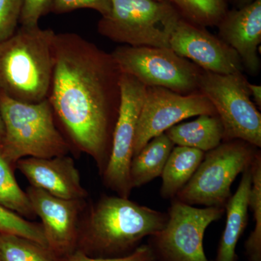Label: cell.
<instances>
[{"label":"cell","mask_w":261,"mask_h":261,"mask_svg":"<svg viewBox=\"0 0 261 261\" xmlns=\"http://www.w3.org/2000/svg\"><path fill=\"white\" fill-rule=\"evenodd\" d=\"M49 98L73 143L104 172L121 104L122 72L111 53L73 33L56 34Z\"/></svg>","instance_id":"obj_1"},{"label":"cell","mask_w":261,"mask_h":261,"mask_svg":"<svg viewBox=\"0 0 261 261\" xmlns=\"http://www.w3.org/2000/svg\"><path fill=\"white\" fill-rule=\"evenodd\" d=\"M56 32L21 25L0 44V92L25 103L47 99L55 65Z\"/></svg>","instance_id":"obj_2"},{"label":"cell","mask_w":261,"mask_h":261,"mask_svg":"<svg viewBox=\"0 0 261 261\" xmlns=\"http://www.w3.org/2000/svg\"><path fill=\"white\" fill-rule=\"evenodd\" d=\"M168 214L126 197L106 196L92 207L82 232L81 250L100 257H121L146 237L163 229Z\"/></svg>","instance_id":"obj_3"},{"label":"cell","mask_w":261,"mask_h":261,"mask_svg":"<svg viewBox=\"0 0 261 261\" xmlns=\"http://www.w3.org/2000/svg\"><path fill=\"white\" fill-rule=\"evenodd\" d=\"M0 111L5 130L0 152L10 166L24 158L51 159L68 153L69 145L55 125L49 99L31 104L0 92Z\"/></svg>","instance_id":"obj_4"},{"label":"cell","mask_w":261,"mask_h":261,"mask_svg":"<svg viewBox=\"0 0 261 261\" xmlns=\"http://www.w3.org/2000/svg\"><path fill=\"white\" fill-rule=\"evenodd\" d=\"M176 10L156 0H111L109 14L97 25L98 32L113 42L130 47L170 48L178 20Z\"/></svg>","instance_id":"obj_5"},{"label":"cell","mask_w":261,"mask_h":261,"mask_svg":"<svg viewBox=\"0 0 261 261\" xmlns=\"http://www.w3.org/2000/svg\"><path fill=\"white\" fill-rule=\"evenodd\" d=\"M259 152L245 141H224L205 153L191 179L175 197L190 205L225 208L233 181L251 166Z\"/></svg>","instance_id":"obj_6"},{"label":"cell","mask_w":261,"mask_h":261,"mask_svg":"<svg viewBox=\"0 0 261 261\" xmlns=\"http://www.w3.org/2000/svg\"><path fill=\"white\" fill-rule=\"evenodd\" d=\"M243 73L202 70L199 91L212 103L224 128L223 141L240 140L261 147V115L250 98Z\"/></svg>","instance_id":"obj_7"},{"label":"cell","mask_w":261,"mask_h":261,"mask_svg":"<svg viewBox=\"0 0 261 261\" xmlns=\"http://www.w3.org/2000/svg\"><path fill=\"white\" fill-rule=\"evenodd\" d=\"M122 73L133 75L146 87H159L178 94L199 92L202 69L171 48L117 47L111 53Z\"/></svg>","instance_id":"obj_8"},{"label":"cell","mask_w":261,"mask_h":261,"mask_svg":"<svg viewBox=\"0 0 261 261\" xmlns=\"http://www.w3.org/2000/svg\"><path fill=\"white\" fill-rule=\"evenodd\" d=\"M225 208H199L175 199L162 230L151 236L154 255L161 261H210L203 248L209 225L222 217Z\"/></svg>","instance_id":"obj_9"},{"label":"cell","mask_w":261,"mask_h":261,"mask_svg":"<svg viewBox=\"0 0 261 261\" xmlns=\"http://www.w3.org/2000/svg\"><path fill=\"white\" fill-rule=\"evenodd\" d=\"M146 91L147 87L133 75L122 73L119 112L113 132L111 154L102 176L108 188L126 198H128L132 190L130 165L136 128Z\"/></svg>","instance_id":"obj_10"},{"label":"cell","mask_w":261,"mask_h":261,"mask_svg":"<svg viewBox=\"0 0 261 261\" xmlns=\"http://www.w3.org/2000/svg\"><path fill=\"white\" fill-rule=\"evenodd\" d=\"M217 116L205 94L193 92L178 94L159 87H147L143 106L137 122L133 156L152 140L178 123L200 115Z\"/></svg>","instance_id":"obj_11"},{"label":"cell","mask_w":261,"mask_h":261,"mask_svg":"<svg viewBox=\"0 0 261 261\" xmlns=\"http://www.w3.org/2000/svg\"><path fill=\"white\" fill-rule=\"evenodd\" d=\"M170 48L201 69L219 74L243 73L237 51L204 27L178 20L170 39Z\"/></svg>","instance_id":"obj_12"},{"label":"cell","mask_w":261,"mask_h":261,"mask_svg":"<svg viewBox=\"0 0 261 261\" xmlns=\"http://www.w3.org/2000/svg\"><path fill=\"white\" fill-rule=\"evenodd\" d=\"M27 194L35 215L42 220L48 248L58 257H66L77 244L83 200H64L32 186Z\"/></svg>","instance_id":"obj_13"},{"label":"cell","mask_w":261,"mask_h":261,"mask_svg":"<svg viewBox=\"0 0 261 261\" xmlns=\"http://www.w3.org/2000/svg\"><path fill=\"white\" fill-rule=\"evenodd\" d=\"M216 27L218 37L237 51L244 70L253 76L258 75L261 68V0L238 9H228Z\"/></svg>","instance_id":"obj_14"},{"label":"cell","mask_w":261,"mask_h":261,"mask_svg":"<svg viewBox=\"0 0 261 261\" xmlns=\"http://www.w3.org/2000/svg\"><path fill=\"white\" fill-rule=\"evenodd\" d=\"M15 165L32 187L55 197L83 200L88 195L81 183L80 172L74 161L67 154L51 159L24 158Z\"/></svg>","instance_id":"obj_15"},{"label":"cell","mask_w":261,"mask_h":261,"mask_svg":"<svg viewBox=\"0 0 261 261\" xmlns=\"http://www.w3.org/2000/svg\"><path fill=\"white\" fill-rule=\"evenodd\" d=\"M251 185L250 167L244 171L238 190L234 195L231 196L225 206L226 226L220 242L216 261H236L237 245L248 221L249 197Z\"/></svg>","instance_id":"obj_16"},{"label":"cell","mask_w":261,"mask_h":261,"mask_svg":"<svg viewBox=\"0 0 261 261\" xmlns=\"http://www.w3.org/2000/svg\"><path fill=\"white\" fill-rule=\"evenodd\" d=\"M165 133L174 145L204 152L217 147L224 138V128L219 116L206 114L198 116L194 121L175 125Z\"/></svg>","instance_id":"obj_17"},{"label":"cell","mask_w":261,"mask_h":261,"mask_svg":"<svg viewBox=\"0 0 261 261\" xmlns=\"http://www.w3.org/2000/svg\"><path fill=\"white\" fill-rule=\"evenodd\" d=\"M173 147L174 144L163 133L152 138L133 156L129 170L132 188L143 186L161 176Z\"/></svg>","instance_id":"obj_18"},{"label":"cell","mask_w":261,"mask_h":261,"mask_svg":"<svg viewBox=\"0 0 261 261\" xmlns=\"http://www.w3.org/2000/svg\"><path fill=\"white\" fill-rule=\"evenodd\" d=\"M205 152L192 147H173L162 173L161 194L163 198H173L191 179L204 159Z\"/></svg>","instance_id":"obj_19"},{"label":"cell","mask_w":261,"mask_h":261,"mask_svg":"<svg viewBox=\"0 0 261 261\" xmlns=\"http://www.w3.org/2000/svg\"><path fill=\"white\" fill-rule=\"evenodd\" d=\"M184 20L199 27H216L228 10L226 0H168Z\"/></svg>","instance_id":"obj_20"},{"label":"cell","mask_w":261,"mask_h":261,"mask_svg":"<svg viewBox=\"0 0 261 261\" xmlns=\"http://www.w3.org/2000/svg\"><path fill=\"white\" fill-rule=\"evenodd\" d=\"M2 261H59L47 247L16 235L0 233Z\"/></svg>","instance_id":"obj_21"},{"label":"cell","mask_w":261,"mask_h":261,"mask_svg":"<svg viewBox=\"0 0 261 261\" xmlns=\"http://www.w3.org/2000/svg\"><path fill=\"white\" fill-rule=\"evenodd\" d=\"M0 205L21 216H35L27 192L17 183L10 163L0 152Z\"/></svg>","instance_id":"obj_22"},{"label":"cell","mask_w":261,"mask_h":261,"mask_svg":"<svg viewBox=\"0 0 261 261\" xmlns=\"http://www.w3.org/2000/svg\"><path fill=\"white\" fill-rule=\"evenodd\" d=\"M252 185L249 197V207L251 209L255 228L246 242V250L252 261L261 260V155L257 154L250 166Z\"/></svg>","instance_id":"obj_23"},{"label":"cell","mask_w":261,"mask_h":261,"mask_svg":"<svg viewBox=\"0 0 261 261\" xmlns=\"http://www.w3.org/2000/svg\"><path fill=\"white\" fill-rule=\"evenodd\" d=\"M0 233L16 235L47 247L42 226L0 205Z\"/></svg>","instance_id":"obj_24"},{"label":"cell","mask_w":261,"mask_h":261,"mask_svg":"<svg viewBox=\"0 0 261 261\" xmlns=\"http://www.w3.org/2000/svg\"><path fill=\"white\" fill-rule=\"evenodd\" d=\"M23 0H0V44L16 32Z\"/></svg>","instance_id":"obj_25"},{"label":"cell","mask_w":261,"mask_h":261,"mask_svg":"<svg viewBox=\"0 0 261 261\" xmlns=\"http://www.w3.org/2000/svg\"><path fill=\"white\" fill-rule=\"evenodd\" d=\"M80 9L94 10L106 16L111 10V0H53L51 12L63 14Z\"/></svg>","instance_id":"obj_26"},{"label":"cell","mask_w":261,"mask_h":261,"mask_svg":"<svg viewBox=\"0 0 261 261\" xmlns=\"http://www.w3.org/2000/svg\"><path fill=\"white\" fill-rule=\"evenodd\" d=\"M65 261H154L155 256L152 249L148 245H142L128 255L121 257H100L87 255L81 250H74L65 257Z\"/></svg>","instance_id":"obj_27"},{"label":"cell","mask_w":261,"mask_h":261,"mask_svg":"<svg viewBox=\"0 0 261 261\" xmlns=\"http://www.w3.org/2000/svg\"><path fill=\"white\" fill-rule=\"evenodd\" d=\"M53 0H23L21 25H38L39 19L51 12Z\"/></svg>","instance_id":"obj_28"},{"label":"cell","mask_w":261,"mask_h":261,"mask_svg":"<svg viewBox=\"0 0 261 261\" xmlns=\"http://www.w3.org/2000/svg\"><path fill=\"white\" fill-rule=\"evenodd\" d=\"M249 91H250V97H252L253 100L256 103L257 106L260 108L261 106V87L257 84H252L249 83Z\"/></svg>","instance_id":"obj_29"},{"label":"cell","mask_w":261,"mask_h":261,"mask_svg":"<svg viewBox=\"0 0 261 261\" xmlns=\"http://www.w3.org/2000/svg\"><path fill=\"white\" fill-rule=\"evenodd\" d=\"M254 1L255 0H226V3H227L228 5H231L232 8L238 9V8H241L250 4Z\"/></svg>","instance_id":"obj_30"},{"label":"cell","mask_w":261,"mask_h":261,"mask_svg":"<svg viewBox=\"0 0 261 261\" xmlns=\"http://www.w3.org/2000/svg\"><path fill=\"white\" fill-rule=\"evenodd\" d=\"M4 135V124H3V118H2L1 111H0V149H1L2 144H3Z\"/></svg>","instance_id":"obj_31"},{"label":"cell","mask_w":261,"mask_h":261,"mask_svg":"<svg viewBox=\"0 0 261 261\" xmlns=\"http://www.w3.org/2000/svg\"><path fill=\"white\" fill-rule=\"evenodd\" d=\"M156 1H159V2H166V3H168V0H156Z\"/></svg>","instance_id":"obj_32"},{"label":"cell","mask_w":261,"mask_h":261,"mask_svg":"<svg viewBox=\"0 0 261 261\" xmlns=\"http://www.w3.org/2000/svg\"><path fill=\"white\" fill-rule=\"evenodd\" d=\"M0 261H2L1 255H0Z\"/></svg>","instance_id":"obj_33"}]
</instances>
